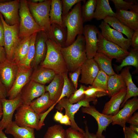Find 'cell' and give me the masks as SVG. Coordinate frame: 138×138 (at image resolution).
<instances>
[{"instance_id": "cell-50", "label": "cell", "mask_w": 138, "mask_h": 138, "mask_svg": "<svg viewBox=\"0 0 138 138\" xmlns=\"http://www.w3.org/2000/svg\"><path fill=\"white\" fill-rule=\"evenodd\" d=\"M4 45V28L2 21L0 18V45Z\"/></svg>"}, {"instance_id": "cell-17", "label": "cell", "mask_w": 138, "mask_h": 138, "mask_svg": "<svg viewBox=\"0 0 138 138\" xmlns=\"http://www.w3.org/2000/svg\"><path fill=\"white\" fill-rule=\"evenodd\" d=\"M18 68V65L12 60L7 59L0 64V78L8 91L15 80Z\"/></svg>"}, {"instance_id": "cell-31", "label": "cell", "mask_w": 138, "mask_h": 138, "mask_svg": "<svg viewBox=\"0 0 138 138\" xmlns=\"http://www.w3.org/2000/svg\"><path fill=\"white\" fill-rule=\"evenodd\" d=\"M62 14V5L61 0H51L49 13L51 25L54 23L62 27H65L63 23Z\"/></svg>"}, {"instance_id": "cell-28", "label": "cell", "mask_w": 138, "mask_h": 138, "mask_svg": "<svg viewBox=\"0 0 138 138\" xmlns=\"http://www.w3.org/2000/svg\"><path fill=\"white\" fill-rule=\"evenodd\" d=\"M30 36L21 39L14 52L12 60L18 65L25 60L27 54Z\"/></svg>"}, {"instance_id": "cell-12", "label": "cell", "mask_w": 138, "mask_h": 138, "mask_svg": "<svg viewBox=\"0 0 138 138\" xmlns=\"http://www.w3.org/2000/svg\"><path fill=\"white\" fill-rule=\"evenodd\" d=\"M99 31L95 25L87 24L84 26L83 34L85 41L86 53L88 59L93 58L97 51V34Z\"/></svg>"}, {"instance_id": "cell-6", "label": "cell", "mask_w": 138, "mask_h": 138, "mask_svg": "<svg viewBox=\"0 0 138 138\" xmlns=\"http://www.w3.org/2000/svg\"><path fill=\"white\" fill-rule=\"evenodd\" d=\"M15 122L18 126L32 128L37 130L41 128L40 115L36 113L29 105L23 103L16 110Z\"/></svg>"}, {"instance_id": "cell-59", "label": "cell", "mask_w": 138, "mask_h": 138, "mask_svg": "<svg viewBox=\"0 0 138 138\" xmlns=\"http://www.w3.org/2000/svg\"><path fill=\"white\" fill-rule=\"evenodd\" d=\"M2 112V106L1 99H0V113Z\"/></svg>"}, {"instance_id": "cell-11", "label": "cell", "mask_w": 138, "mask_h": 138, "mask_svg": "<svg viewBox=\"0 0 138 138\" xmlns=\"http://www.w3.org/2000/svg\"><path fill=\"white\" fill-rule=\"evenodd\" d=\"M1 100L3 115L0 121V130L3 131L12 122L15 111L23 103V102L20 94L14 99L4 98L1 99Z\"/></svg>"}, {"instance_id": "cell-48", "label": "cell", "mask_w": 138, "mask_h": 138, "mask_svg": "<svg viewBox=\"0 0 138 138\" xmlns=\"http://www.w3.org/2000/svg\"><path fill=\"white\" fill-rule=\"evenodd\" d=\"M131 46L135 50H138V30L135 31L131 39Z\"/></svg>"}, {"instance_id": "cell-18", "label": "cell", "mask_w": 138, "mask_h": 138, "mask_svg": "<svg viewBox=\"0 0 138 138\" xmlns=\"http://www.w3.org/2000/svg\"><path fill=\"white\" fill-rule=\"evenodd\" d=\"M48 39L44 31L37 33L35 43L34 56L31 64L32 69L37 68L44 59L47 51L46 42Z\"/></svg>"}, {"instance_id": "cell-58", "label": "cell", "mask_w": 138, "mask_h": 138, "mask_svg": "<svg viewBox=\"0 0 138 138\" xmlns=\"http://www.w3.org/2000/svg\"><path fill=\"white\" fill-rule=\"evenodd\" d=\"M29 1L34 3H40L43 2L44 0H28Z\"/></svg>"}, {"instance_id": "cell-45", "label": "cell", "mask_w": 138, "mask_h": 138, "mask_svg": "<svg viewBox=\"0 0 138 138\" xmlns=\"http://www.w3.org/2000/svg\"><path fill=\"white\" fill-rule=\"evenodd\" d=\"M65 138H86L84 134L71 127L65 130Z\"/></svg>"}, {"instance_id": "cell-33", "label": "cell", "mask_w": 138, "mask_h": 138, "mask_svg": "<svg viewBox=\"0 0 138 138\" xmlns=\"http://www.w3.org/2000/svg\"><path fill=\"white\" fill-rule=\"evenodd\" d=\"M51 28L53 40L60 47H65L67 35L66 28L54 23L51 24Z\"/></svg>"}, {"instance_id": "cell-37", "label": "cell", "mask_w": 138, "mask_h": 138, "mask_svg": "<svg viewBox=\"0 0 138 138\" xmlns=\"http://www.w3.org/2000/svg\"><path fill=\"white\" fill-rule=\"evenodd\" d=\"M37 33H35L30 36V45L25 60L19 66L28 68H31V64L35 54V43Z\"/></svg>"}, {"instance_id": "cell-60", "label": "cell", "mask_w": 138, "mask_h": 138, "mask_svg": "<svg viewBox=\"0 0 138 138\" xmlns=\"http://www.w3.org/2000/svg\"><path fill=\"white\" fill-rule=\"evenodd\" d=\"M3 115L2 112L0 113V119L2 118Z\"/></svg>"}, {"instance_id": "cell-44", "label": "cell", "mask_w": 138, "mask_h": 138, "mask_svg": "<svg viewBox=\"0 0 138 138\" xmlns=\"http://www.w3.org/2000/svg\"><path fill=\"white\" fill-rule=\"evenodd\" d=\"M62 19L65 18L68 14L70 10L74 5L83 1L85 2L86 0H62Z\"/></svg>"}, {"instance_id": "cell-22", "label": "cell", "mask_w": 138, "mask_h": 138, "mask_svg": "<svg viewBox=\"0 0 138 138\" xmlns=\"http://www.w3.org/2000/svg\"><path fill=\"white\" fill-rule=\"evenodd\" d=\"M64 83L62 75L56 74L54 78L49 84L45 86V92H48L50 99L55 103L54 106L57 104L62 93Z\"/></svg>"}, {"instance_id": "cell-35", "label": "cell", "mask_w": 138, "mask_h": 138, "mask_svg": "<svg viewBox=\"0 0 138 138\" xmlns=\"http://www.w3.org/2000/svg\"><path fill=\"white\" fill-rule=\"evenodd\" d=\"M128 54L122 60L119 65H114L115 69L118 73L125 67L132 66L138 68V50L130 48Z\"/></svg>"}, {"instance_id": "cell-39", "label": "cell", "mask_w": 138, "mask_h": 138, "mask_svg": "<svg viewBox=\"0 0 138 138\" xmlns=\"http://www.w3.org/2000/svg\"><path fill=\"white\" fill-rule=\"evenodd\" d=\"M65 130L61 125H54L48 128L43 138H65Z\"/></svg>"}, {"instance_id": "cell-27", "label": "cell", "mask_w": 138, "mask_h": 138, "mask_svg": "<svg viewBox=\"0 0 138 138\" xmlns=\"http://www.w3.org/2000/svg\"><path fill=\"white\" fill-rule=\"evenodd\" d=\"M56 74L53 70L40 67L34 69L30 77V80L43 85L51 82Z\"/></svg>"}, {"instance_id": "cell-9", "label": "cell", "mask_w": 138, "mask_h": 138, "mask_svg": "<svg viewBox=\"0 0 138 138\" xmlns=\"http://www.w3.org/2000/svg\"><path fill=\"white\" fill-rule=\"evenodd\" d=\"M0 18L4 28V45L7 59L12 60L14 50L20 42L19 37V25L9 26L4 21L3 17L0 13Z\"/></svg>"}, {"instance_id": "cell-7", "label": "cell", "mask_w": 138, "mask_h": 138, "mask_svg": "<svg viewBox=\"0 0 138 138\" xmlns=\"http://www.w3.org/2000/svg\"><path fill=\"white\" fill-rule=\"evenodd\" d=\"M91 101L96 103L97 101V99L85 97L76 103L71 104L68 101V98L65 97L58 102L56 108L60 111L64 109L65 114L68 116L70 119L71 123V127L83 134L85 131L80 128L76 123L74 119V115L81 107L89 106H90L89 102Z\"/></svg>"}, {"instance_id": "cell-32", "label": "cell", "mask_w": 138, "mask_h": 138, "mask_svg": "<svg viewBox=\"0 0 138 138\" xmlns=\"http://www.w3.org/2000/svg\"><path fill=\"white\" fill-rule=\"evenodd\" d=\"M93 58L98 65L100 70L109 76L116 74L112 67V59L98 52H97Z\"/></svg>"}, {"instance_id": "cell-3", "label": "cell", "mask_w": 138, "mask_h": 138, "mask_svg": "<svg viewBox=\"0 0 138 138\" xmlns=\"http://www.w3.org/2000/svg\"><path fill=\"white\" fill-rule=\"evenodd\" d=\"M81 2L76 4L67 15L62 19L63 25L67 29V38L65 46L71 44L76 37L83 34L84 28L81 14Z\"/></svg>"}, {"instance_id": "cell-36", "label": "cell", "mask_w": 138, "mask_h": 138, "mask_svg": "<svg viewBox=\"0 0 138 138\" xmlns=\"http://www.w3.org/2000/svg\"><path fill=\"white\" fill-rule=\"evenodd\" d=\"M96 6V0H88L82 5L81 14L83 23L92 20Z\"/></svg>"}, {"instance_id": "cell-47", "label": "cell", "mask_w": 138, "mask_h": 138, "mask_svg": "<svg viewBox=\"0 0 138 138\" xmlns=\"http://www.w3.org/2000/svg\"><path fill=\"white\" fill-rule=\"evenodd\" d=\"M124 138H138V134L133 131L129 127L125 126L123 127Z\"/></svg>"}, {"instance_id": "cell-52", "label": "cell", "mask_w": 138, "mask_h": 138, "mask_svg": "<svg viewBox=\"0 0 138 138\" xmlns=\"http://www.w3.org/2000/svg\"><path fill=\"white\" fill-rule=\"evenodd\" d=\"M7 59L5 49L4 47L0 45V64L4 62Z\"/></svg>"}, {"instance_id": "cell-26", "label": "cell", "mask_w": 138, "mask_h": 138, "mask_svg": "<svg viewBox=\"0 0 138 138\" xmlns=\"http://www.w3.org/2000/svg\"><path fill=\"white\" fill-rule=\"evenodd\" d=\"M55 103L50 99L49 93L46 92L33 100L29 106L36 113L40 114L45 112Z\"/></svg>"}, {"instance_id": "cell-29", "label": "cell", "mask_w": 138, "mask_h": 138, "mask_svg": "<svg viewBox=\"0 0 138 138\" xmlns=\"http://www.w3.org/2000/svg\"><path fill=\"white\" fill-rule=\"evenodd\" d=\"M108 96H112L121 90L126 88L125 84L120 74L109 76L107 83Z\"/></svg>"}, {"instance_id": "cell-24", "label": "cell", "mask_w": 138, "mask_h": 138, "mask_svg": "<svg viewBox=\"0 0 138 138\" xmlns=\"http://www.w3.org/2000/svg\"><path fill=\"white\" fill-rule=\"evenodd\" d=\"M115 17L134 31L138 30V12L129 10L116 11Z\"/></svg>"}, {"instance_id": "cell-57", "label": "cell", "mask_w": 138, "mask_h": 138, "mask_svg": "<svg viewBox=\"0 0 138 138\" xmlns=\"http://www.w3.org/2000/svg\"><path fill=\"white\" fill-rule=\"evenodd\" d=\"M0 138H8L7 137L2 130H0Z\"/></svg>"}, {"instance_id": "cell-4", "label": "cell", "mask_w": 138, "mask_h": 138, "mask_svg": "<svg viewBox=\"0 0 138 138\" xmlns=\"http://www.w3.org/2000/svg\"><path fill=\"white\" fill-rule=\"evenodd\" d=\"M51 0H44L38 3L27 1L29 11L35 21L44 29L48 38L53 40L49 16Z\"/></svg>"}, {"instance_id": "cell-41", "label": "cell", "mask_w": 138, "mask_h": 138, "mask_svg": "<svg viewBox=\"0 0 138 138\" xmlns=\"http://www.w3.org/2000/svg\"><path fill=\"white\" fill-rule=\"evenodd\" d=\"M84 94L85 97L94 99H97V98L108 96L107 92L104 90L91 85L86 87Z\"/></svg>"}, {"instance_id": "cell-38", "label": "cell", "mask_w": 138, "mask_h": 138, "mask_svg": "<svg viewBox=\"0 0 138 138\" xmlns=\"http://www.w3.org/2000/svg\"><path fill=\"white\" fill-rule=\"evenodd\" d=\"M64 80L63 87L61 94L57 102H58L63 98L65 97L68 98L76 90L68 76V72L63 75Z\"/></svg>"}, {"instance_id": "cell-2", "label": "cell", "mask_w": 138, "mask_h": 138, "mask_svg": "<svg viewBox=\"0 0 138 138\" xmlns=\"http://www.w3.org/2000/svg\"><path fill=\"white\" fill-rule=\"evenodd\" d=\"M46 44L47 53L44 59L40 64V67L51 70L56 74L63 75L68 72L60 47L49 39L47 40Z\"/></svg>"}, {"instance_id": "cell-5", "label": "cell", "mask_w": 138, "mask_h": 138, "mask_svg": "<svg viewBox=\"0 0 138 138\" xmlns=\"http://www.w3.org/2000/svg\"><path fill=\"white\" fill-rule=\"evenodd\" d=\"M19 37L20 39L30 37L44 29L36 22L29 10L26 0H20Z\"/></svg>"}, {"instance_id": "cell-53", "label": "cell", "mask_w": 138, "mask_h": 138, "mask_svg": "<svg viewBox=\"0 0 138 138\" xmlns=\"http://www.w3.org/2000/svg\"><path fill=\"white\" fill-rule=\"evenodd\" d=\"M85 124V132L83 133L86 138H97L95 134L90 133L89 132L88 128L86 121L84 122Z\"/></svg>"}, {"instance_id": "cell-56", "label": "cell", "mask_w": 138, "mask_h": 138, "mask_svg": "<svg viewBox=\"0 0 138 138\" xmlns=\"http://www.w3.org/2000/svg\"><path fill=\"white\" fill-rule=\"evenodd\" d=\"M129 127L133 131L138 134V125L130 124Z\"/></svg>"}, {"instance_id": "cell-8", "label": "cell", "mask_w": 138, "mask_h": 138, "mask_svg": "<svg viewBox=\"0 0 138 138\" xmlns=\"http://www.w3.org/2000/svg\"><path fill=\"white\" fill-rule=\"evenodd\" d=\"M98 40L97 52L102 53L112 59L121 62L129 53L128 50L106 40L99 31L97 34Z\"/></svg>"}, {"instance_id": "cell-13", "label": "cell", "mask_w": 138, "mask_h": 138, "mask_svg": "<svg viewBox=\"0 0 138 138\" xmlns=\"http://www.w3.org/2000/svg\"><path fill=\"white\" fill-rule=\"evenodd\" d=\"M32 72V68H28L19 66L15 80L8 91L7 97L9 99H14L20 94L23 88L30 80Z\"/></svg>"}, {"instance_id": "cell-10", "label": "cell", "mask_w": 138, "mask_h": 138, "mask_svg": "<svg viewBox=\"0 0 138 138\" xmlns=\"http://www.w3.org/2000/svg\"><path fill=\"white\" fill-rule=\"evenodd\" d=\"M98 27L100 29L101 33L106 40L126 50H129L131 45V39L124 38L121 33L111 28L103 21L101 22Z\"/></svg>"}, {"instance_id": "cell-46", "label": "cell", "mask_w": 138, "mask_h": 138, "mask_svg": "<svg viewBox=\"0 0 138 138\" xmlns=\"http://www.w3.org/2000/svg\"><path fill=\"white\" fill-rule=\"evenodd\" d=\"M80 72L81 68L80 67L74 72H70L69 74V77L71 82L76 90L77 89L78 80L79 76L80 74Z\"/></svg>"}, {"instance_id": "cell-21", "label": "cell", "mask_w": 138, "mask_h": 138, "mask_svg": "<svg viewBox=\"0 0 138 138\" xmlns=\"http://www.w3.org/2000/svg\"><path fill=\"white\" fill-rule=\"evenodd\" d=\"M126 91V88L112 96L110 100L105 103L102 113L111 116L116 114L120 110V106L124 101Z\"/></svg>"}, {"instance_id": "cell-54", "label": "cell", "mask_w": 138, "mask_h": 138, "mask_svg": "<svg viewBox=\"0 0 138 138\" xmlns=\"http://www.w3.org/2000/svg\"><path fill=\"white\" fill-rule=\"evenodd\" d=\"M59 122L62 124L71 125V123L70 119L68 116L65 114L63 115L62 118Z\"/></svg>"}, {"instance_id": "cell-23", "label": "cell", "mask_w": 138, "mask_h": 138, "mask_svg": "<svg viewBox=\"0 0 138 138\" xmlns=\"http://www.w3.org/2000/svg\"><path fill=\"white\" fill-rule=\"evenodd\" d=\"M130 67L127 66L122 69L120 73L125 84L127 91L124 101L120 108L123 107L126 101L132 97L138 96V88L133 83L130 72Z\"/></svg>"}, {"instance_id": "cell-43", "label": "cell", "mask_w": 138, "mask_h": 138, "mask_svg": "<svg viewBox=\"0 0 138 138\" xmlns=\"http://www.w3.org/2000/svg\"><path fill=\"white\" fill-rule=\"evenodd\" d=\"M86 86L80 85L79 88L76 90L68 98V101L71 104L77 103L85 98L84 91Z\"/></svg>"}, {"instance_id": "cell-14", "label": "cell", "mask_w": 138, "mask_h": 138, "mask_svg": "<svg viewBox=\"0 0 138 138\" xmlns=\"http://www.w3.org/2000/svg\"><path fill=\"white\" fill-rule=\"evenodd\" d=\"M19 0L9 1L5 2L0 3V13L4 17V21L7 25L9 26L19 25Z\"/></svg>"}, {"instance_id": "cell-40", "label": "cell", "mask_w": 138, "mask_h": 138, "mask_svg": "<svg viewBox=\"0 0 138 138\" xmlns=\"http://www.w3.org/2000/svg\"><path fill=\"white\" fill-rule=\"evenodd\" d=\"M113 3L116 11L124 10L138 12V5L128 2L125 0H110Z\"/></svg>"}, {"instance_id": "cell-19", "label": "cell", "mask_w": 138, "mask_h": 138, "mask_svg": "<svg viewBox=\"0 0 138 138\" xmlns=\"http://www.w3.org/2000/svg\"><path fill=\"white\" fill-rule=\"evenodd\" d=\"M45 92L44 85L30 80L20 94L23 103L29 105L34 99L41 96Z\"/></svg>"}, {"instance_id": "cell-1", "label": "cell", "mask_w": 138, "mask_h": 138, "mask_svg": "<svg viewBox=\"0 0 138 138\" xmlns=\"http://www.w3.org/2000/svg\"><path fill=\"white\" fill-rule=\"evenodd\" d=\"M68 72H73L80 67L87 59L85 38L83 34L77 36L76 39L70 45L60 47Z\"/></svg>"}, {"instance_id": "cell-16", "label": "cell", "mask_w": 138, "mask_h": 138, "mask_svg": "<svg viewBox=\"0 0 138 138\" xmlns=\"http://www.w3.org/2000/svg\"><path fill=\"white\" fill-rule=\"evenodd\" d=\"M123 107L116 114L113 116L112 125H118L123 128L125 126L127 121L138 109L137 97H134L131 99H128Z\"/></svg>"}, {"instance_id": "cell-49", "label": "cell", "mask_w": 138, "mask_h": 138, "mask_svg": "<svg viewBox=\"0 0 138 138\" xmlns=\"http://www.w3.org/2000/svg\"><path fill=\"white\" fill-rule=\"evenodd\" d=\"M8 90L0 78V99L6 98L7 97Z\"/></svg>"}, {"instance_id": "cell-34", "label": "cell", "mask_w": 138, "mask_h": 138, "mask_svg": "<svg viewBox=\"0 0 138 138\" xmlns=\"http://www.w3.org/2000/svg\"><path fill=\"white\" fill-rule=\"evenodd\" d=\"M114 29L125 35L131 39L134 31L125 26L115 16H108L103 20Z\"/></svg>"}, {"instance_id": "cell-15", "label": "cell", "mask_w": 138, "mask_h": 138, "mask_svg": "<svg viewBox=\"0 0 138 138\" xmlns=\"http://www.w3.org/2000/svg\"><path fill=\"white\" fill-rule=\"evenodd\" d=\"M82 112L89 114L96 120L98 125L97 131L95 135L97 138H105L102 134L107 127L113 121V116L105 114L100 112L95 107L90 106L88 107H82Z\"/></svg>"}, {"instance_id": "cell-30", "label": "cell", "mask_w": 138, "mask_h": 138, "mask_svg": "<svg viewBox=\"0 0 138 138\" xmlns=\"http://www.w3.org/2000/svg\"><path fill=\"white\" fill-rule=\"evenodd\" d=\"M108 0H96V6L93 18L98 21L104 19L108 16H115Z\"/></svg>"}, {"instance_id": "cell-42", "label": "cell", "mask_w": 138, "mask_h": 138, "mask_svg": "<svg viewBox=\"0 0 138 138\" xmlns=\"http://www.w3.org/2000/svg\"><path fill=\"white\" fill-rule=\"evenodd\" d=\"M109 77L103 72L100 70L91 85L103 89L107 93V86Z\"/></svg>"}, {"instance_id": "cell-25", "label": "cell", "mask_w": 138, "mask_h": 138, "mask_svg": "<svg viewBox=\"0 0 138 138\" xmlns=\"http://www.w3.org/2000/svg\"><path fill=\"white\" fill-rule=\"evenodd\" d=\"M34 129L31 128L20 126L14 121L5 129V133L12 135L14 138H36Z\"/></svg>"}, {"instance_id": "cell-51", "label": "cell", "mask_w": 138, "mask_h": 138, "mask_svg": "<svg viewBox=\"0 0 138 138\" xmlns=\"http://www.w3.org/2000/svg\"><path fill=\"white\" fill-rule=\"evenodd\" d=\"M127 123L131 125H138V112L134 113L127 121Z\"/></svg>"}, {"instance_id": "cell-20", "label": "cell", "mask_w": 138, "mask_h": 138, "mask_svg": "<svg viewBox=\"0 0 138 138\" xmlns=\"http://www.w3.org/2000/svg\"><path fill=\"white\" fill-rule=\"evenodd\" d=\"M81 76L79 82L91 85L100 69L93 58L87 59L80 67Z\"/></svg>"}, {"instance_id": "cell-55", "label": "cell", "mask_w": 138, "mask_h": 138, "mask_svg": "<svg viewBox=\"0 0 138 138\" xmlns=\"http://www.w3.org/2000/svg\"><path fill=\"white\" fill-rule=\"evenodd\" d=\"M63 115V113L57 110L53 117L54 119L57 121H59L62 118Z\"/></svg>"}]
</instances>
